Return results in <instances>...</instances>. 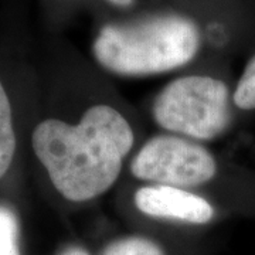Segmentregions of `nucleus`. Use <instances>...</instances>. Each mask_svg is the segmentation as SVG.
<instances>
[{"mask_svg": "<svg viewBox=\"0 0 255 255\" xmlns=\"http://www.w3.org/2000/svg\"><path fill=\"white\" fill-rule=\"evenodd\" d=\"M16 152V133L11 107L6 90L0 82V179L7 173Z\"/></svg>", "mask_w": 255, "mask_h": 255, "instance_id": "423d86ee", "label": "nucleus"}, {"mask_svg": "<svg viewBox=\"0 0 255 255\" xmlns=\"http://www.w3.org/2000/svg\"><path fill=\"white\" fill-rule=\"evenodd\" d=\"M233 98L238 108L246 111L255 110V55L247 64Z\"/></svg>", "mask_w": 255, "mask_h": 255, "instance_id": "1a4fd4ad", "label": "nucleus"}, {"mask_svg": "<svg viewBox=\"0 0 255 255\" xmlns=\"http://www.w3.org/2000/svg\"><path fill=\"white\" fill-rule=\"evenodd\" d=\"M130 172L140 180L183 189L210 182L217 164L197 143L179 136H155L133 157Z\"/></svg>", "mask_w": 255, "mask_h": 255, "instance_id": "20e7f679", "label": "nucleus"}, {"mask_svg": "<svg viewBox=\"0 0 255 255\" xmlns=\"http://www.w3.org/2000/svg\"><path fill=\"white\" fill-rule=\"evenodd\" d=\"M104 255H163V251L150 240L128 237L114 241L107 247Z\"/></svg>", "mask_w": 255, "mask_h": 255, "instance_id": "6e6552de", "label": "nucleus"}, {"mask_svg": "<svg viewBox=\"0 0 255 255\" xmlns=\"http://www.w3.org/2000/svg\"><path fill=\"white\" fill-rule=\"evenodd\" d=\"M200 33L196 23L179 14H163L130 24L101 28L94 55L108 71L119 75L167 73L197 54Z\"/></svg>", "mask_w": 255, "mask_h": 255, "instance_id": "f03ea898", "label": "nucleus"}, {"mask_svg": "<svg viewBox=\"0 0 255 255\" xmlns=\"http://www.w3.org/2000/svg\"><path fill=\"white\" fill-rule=\"evenodd\" d=\"M0 255H20L18 223L13 210L0 204Z\"/></svg>", "mask_w": 255, "mask_h": 255, "instance_id": "0eeeda50", "label": "nucleus"}, {"mask_svg": "<svg viewBox=\"0 0 255 255\" xmlns=\"http://www.w3.org/2000/svg\"><path fill=\"white\" fill-rule=\"evenodd\" d=\"M153 117L166 130L209 140L221 135L231 121L230 91L213 77H182L156 97Z\"/></svg>", "mask_w": 255, "mask_h": 255, "instance_id": "7ed1b4c3", "label": "nucleus"}, {"mask_svg": "<svg viewBox=\"0 0 255 255\" xmlns=\"http://www.w3.org/2000/svg\"><path fill=\"white\" fill-rule=\"evenodd\" d=\"M61 255H90L87 251H84L81 248H77V247H73V248H68L65 250Z\"/></svg>", "mask_w": 255, "mask_h": 255, "instance_id": "9d476101", "label": "nucleus"}, {"mask_svg": "<svg viewBox=\"0 0 255 255\" xmlns=\"http://www.w3.org/2000/svg\"><path fill=\"white\" fill-rule=\"evenodd\" d=\"M111 3H114V4H117V6H130L132 3H133V0H108Z\"/></svg>", "mask_w": 255, "mask_h": 255, "instance_id": "9b49d317", "label": "nucleus"}, {"mask_svg": "<svg viewBox=\"0 0 255 255\" xmlns=\"http://www.w3.org/2000/svg\"><path fill=\"white\" fill-rule=\"evenodd\" d=\"M135 206L146 216L190 224H206L214 216L206 199L184 189L160 184L139 189L135 193Z\"/></svg>", "mask_w": 255, "mask_h": 255, "instance_id": "39448f33", "label": "nucleus"}, {"mask_svg": "<svg viewBox=\"0 0 255 255\" xmlns=\"http://www.w3.org/2000/svg\"><path fill=\"white\" fill-rule=\"evenodd\" d=\"M133 130L110 105H94L78 124L46 119L33 132V150L67 200L87 201L117 182L133 146Z\"/></svg>", "mask_w": 255, "mask_h": 255, "instance_id": "f257e3e1", "label": "nucleus"}]
</instances>
